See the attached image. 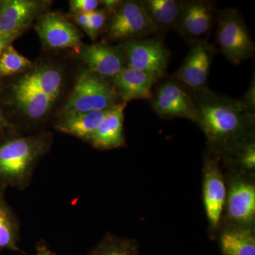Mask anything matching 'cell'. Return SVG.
Instances as JSON below:
<instances>
[{
    "label": "cell",
    "instance_id": "obj_22",
    "mask_svg": "<svg viewBox=\"0 0 255 255\" xmlns=\"http://www.w3.org/2000/svg\"><path fill=\"white\" fill-rule=\"evenodd\" d=\"M21 80L48 96L53 102L56 100L61 90V75L53 68H43L35 70Z\"/></svg>",
    "mask_w": 255,
    "mask_h": 255
},
{
    "label": "cell",
    "instance_id": "obj_3",
    "mask_svg": "<svg viewBox=\"0 0 255 255\" xmlns=\"http://www.w3.org/2000/svg\"><path fill=\"white\" fill-rule=\"evenodd\" d=\"M216 41L223 54L236 65L254 55V42L237 9H226L220 11Z\"/></svg>",
    "mask_w": 255,
    "mask_h": 255
},
{
    "label": "cell",
    "instance_id": "obj_28",
    "mask_svg": "<svg viewBox=\"0 0 255 255\" xmlns=\"http://www.w3.org/2000/svg\"><path fill=\"white\" fill-rule=\"evenodd\" d=\"M75 19L76 22L78 23V24L87 32V34L89 35V33H90V19H89V14H76Z\"/></svg>",
    "mask_w": 255,
    "mask_h": 255
},
{
    "label": "cell",
    "instance_id": "obj_19",
    "mask_svg": "<svg viewBox=\"0 0 255 255\" xmlns=\"http://www.w3.org/2000/svg\"><path fill=\"white\" fill-rule=\"evenodd\" d=\"M14 95L20 108L33 120L44 117L53 103L48 96L21 80L14 87Z\"/></svg>",
    "mask_w": 255,
    "mask_h": 255
},
{
    "label": "cell",
    "instance_id": "obj_26",
    "mask_svg": "<svg viewBox=\"0 0 255 255\" xmlns=\"http://www.w3.org/2000/svg\"><path fill=\"white\" fill-rule=\"evenodd\" d=\"M90 19V33L89 36L92 39H95L103 27L106 21V13L102 10H95L89 14Z\"/></svg>",
    "mask_w": 255,
    "mask_h": 255
},
{
    "label": "cell",
    "instance_id": "obj_4",
    "mask_svg": "<svg viewBox=\"0 0 255 255\" xmlns=\"http://www.w3.org/2000/svg\"><path fill=\"white\" fill-rule=\"evenodd\" d=\"M117 97L113 86L98 75L84 72L77 80L64 111L65 113L108 110L117 105Z\"/></svg>",
    "mask_w": 255,
    "mask_h": 255
},
{
    "label": "cell",
    "instance_id": "obj_1",
    "mask_svg": "<svg viewBox=\"0 0 255 255\" xmlns=\"http://www.w3.org/2000/svg\"><path fill=\"white\" fill-rule=\"evenodd\" d=\"M194 93L197 110L195 123L205 133L214 152L229 153L253 138L255 107L243 98H228L208 88Z\"/></svg>",
    "mask_w": 255,
    "mask_h": 255
},
{
    "label": "cell",
    "instance_id": "obj_14",
    "mask_svg": "<svg viewBox=\"0 0 255 255\" xmlns=\"http://www.w3.org/2000/svg\"><path fill=\"white\" fill-rule=\"evenodd\" d=\"M159 80L128 65L112 78L116 93L126 104L135 100H152V87Z\"/></svg>",
    "mask_w": 255,
    "mask_h": 255
},
{
    "label": "cell",
    "instance_id": "obj_20",
    "mask_svg": "<svg viewBox=\"0 0 255 255\" xmlns=\"http://www.w3.org/2000/svg\"><path fill=\"white\" fill-rule=\"evenodd\" d=\"M5 191L0 188V251L22 252L18 246L21 222L5 199Z\"/></svg>",
    "mask_w": 255,
    "mask_h": 255
},
{
    "label": "cell",
    "instance_id": "obj_23",
    "mask_svg": "<svg viewBox=\"0 0 255 255\" xmlns=\"http://www.w3.org/2000/svg\"><path fill=\"white\" fill-rule=\"evenodd\" d=\"M87 255H140V248L133 240L106 235Z\"/></svg>",
    "mask_w": 255,
    "mask_h": 255
},
{
    "label": "cell",
    "instance_id": "obj_29",
    "mask_svg": "<svg viewBox=\"0 0 255 255\" xmlns=\"http://www.w3.org/2000/svg\"><path fill=\"white\" fill-rule=\"evenodd\" d=\"M34 255H56L53 253L44 241H41L38 242L36 245V253Z\"/></svg>",
    "mask_w": 255,
    "mask_h": 255
},
{
    "label": "cell",
    "instance_id": "obj_27",
    "mask_svg": "<svg viewBox=\"0 0 255 255\" xmlns=\"http://www.w3.org/2000/svg\"><path fill=\"white\" fill-rule=\"evenodd\" d=\"M100 1L97 0H73L70 1V9L75 14H90L98 7Z\"/></svg>",
    "mask_w": 255,
    "mask_h": 255
},
{
    "label": "cell",
    "instance_id": "obj_12",
    "mask_svg": "<svg viewBox=\"0 0 255 255\" xmlns=\"http://www.w3.org/2000/svg\"><path fill=\"white\" fill-rule=\"evenodd\" d=\"M213 19V2L203 0L187 1L183 4L182 16L177 28L186 39L193 43L202 40L201 37L211 29Z\"/></svg>",
    "mask_w": 255,
    "mask_h": 255
},
{
    "label": "cell",
    "instance_id": "obj_11",
    "mask_svg": "<svg viewBox=\"0 0 255 255\" xmlns=\"http://www.w3.org/2000/svg\"><path fill=\"white\" fill-rule=\"evenodd\" d=\"M228 217L237 226H248L255 216V187L246 179H234L226 194Z\"/></svg>",
    "mask_w": 255,
    "mask_h": 255
},
{
    "label": "cell",
    "instance_id": "obj_15",
    "mask_svg": "<svg viewBox=\"0 0 255 255\" xmlns=\"http://www.w3.org/2000/svg\"><path fill=\"white\" fill-rule=\"evenodd\" d=\"M127 104H117L111 108L88 142L102 150L118 148L126 145L124 133V110Z\"/></svg>",
    "mask_w": 255,
    "mask_h": 255
},
{
    "label": "cell",
    "instance_id": "obj_16",
    "mask_svg": "<svg viewBox=\"0 0 255 255\" xmlns=\"http://www.w3.org/2000/svg\"><path fill=\"white\" fill-rule=\"evenodd\" d=\"M39 9V4L29 0L5 1L0 8V34L17 37L31 22Z\"/></svg>",
    "mask_w": 255,
    "mask_h": 255
},
{
    "label": "cell",
    "instance_id": "obj_32",
    "mask_svg": "<svg viewBox=\"0 0 255 255\" xmlns=\"http://www.w3.org/2000/svg\"><path fill=\"white\" fill-rule=\"evenodd\" d=\"M7 125V122L4 119V116L2 115L1 110H0V128L6 127Z\"/></svg>",
    "mask_w": 255,
    "mask_h": 255
},
{
    "label": "cell",
    "instance_id": "obj_5",
    "mask_svg": "<svg viewBox=\"0 0 255 255\" xmlns=\"http://www.w3.org/2000/svg\"><path fill=\"white\" fill-rule=\"evenodd\" d=\"M157 28L147 16L142 1L122 2L114 11L108 25V33L113 39L137 40L157 33Z\"/></svg>",
    "mask_w": 255,
    "mask_h": 255
},
{
    "label": "cell",
    "instance_id": "obj_30",
    "mask_svg": "<svg viewBox=\"0 0 255 255\" xmlns=\"http://www.w3.org/2000/svg\"><path fill=\"white\" fill-rule=\"evenodd\" d=\"M15 37L6 36L0 34V55L4 51L6 47L9 46L10 43L14 41Z\"/></svg>",
    "mask_w": 255,
    "mask_h": 255
},
{
    "label": "cell",
    "instance_id": "obj_31",
    "mask_svg": "<svg viewBox=\"0 0 255 255\" xmlns=\"http://www.w3.org/2000/svg\"><path fill=\"white\" fill-rule=\"evenodd\" d=\"M104 6H105L106 9L110 10V11H115L117 8L122 4V1H116V0H105V1H102Z\"/></svg>",
    "mask_w": 255,
    "mask_h": 255
},
{
    "label": "cell",
    "instance_id": "obj_21",
    "mask_svg": "<svg viewBox=\"0 0 255 255\" xmlns=\"http://www.w3.org/2000/svg\"><path fill=\"white\" fill-rule=\"evenodd\" d=\"M222 255H255V236L248 226H236L223 231L219 238Z\"/></svg>",
    "mask_w": 255,
    "mask_h": 255
},
{
    "label": "cell",
    "instance_id": "obj_9",
    "mask_svg": "<svg viewBox=\"0 0 255 255\" xmlns=\"http://www.w3.org/2000/svg\"><path fill=\"white\" fill-rule=\"evenodd\" d=\"M226 194L227 189L219 160L208 155L204 160L203 199L208 221L214 229L219 226Z\"/></svg>",
    "mask_w": 255,
    "mask_h": 255
},
{
    "label": "cell",
    "instance_id": "obj_2",
    "mask_svg": "<svg viewBox=\"0 0 255 255\" xmlns=\"http://www.w3.org/2000/svg\"><path fill=\"white\" fill-rule=\"evenodd\" d=\"M42 137H18L0 145V188L24 190L31 184L37 164L47 150Z\"/></svg>",
    "mask_w": 255,
    "mask_h": 255
},
{
    "label": "cell",
    "instance_id": "obj_18",
    "mask_svg": "<svg viewBox=\"0 0 255 255\" xmlns=\"http://www.w3.org/2000/svg\"><path fill=\"white\" fill-rule=\"evenodd\" d=\"M142 2L157 31L177 28L184 2L176 0H145Z\"/></svg>",
    "mask_w": 255,
    "mask_h": 255
},
{
    "label": "cell",
    "instance_id": "obj_17",
    "mask_svg": "<svg viewBox=\"0 0 255 255\" xmlns=\"http://www.w3.org/2000/svg\"><path fill=\"white\" fill-rule=\"evenodd\" d=\"M110 110L65 112L56 128L64 133L89 141Z\"/></svg>",
    "mask_w": 255,
    "mask_h": 255
},
{
    "label": "cell",
    "instance_id": "obj_7",
    "mask_svg": "<svg viewBox=\"0 0 255 255\" xmlns=\"http://www.w3.org/2000/svg\"><path fill=\"white\" fill-rule=\"evenodd\" d=\"M152 107L161 118H184L196 122L197 110L192 96L175 80L161 84L152 95Z\"/></svg>",
    "mask_w": 255,
    "mask_h": 255
},
{
    "label": "cell",
    "instance_id": "obj_25",
    "mask_svg": "<svg viewBox=\"0 0 255 255\" xmlns=\"http://www.w3.org/2000/svg\"><path fill=\"white\" fill-rule=\"evenodd\" d=\"M235 155L238 163L243 168L247 170H254L255 168V144L254 138L238 146L236 148L228 153Z\"/></svg>",
    "mask_w": 255,
    "mask_h": 255
},
{
    "label": "cell",
    "instance_id": "obj_24",
    "mask_svg": "<svg viewBox=\"0 0 255 255\" xmlns=\"http://www.w3.org/2000/svg\"><path fill=\"white\" fill-rule=\"evenodd\" d=\"M31 66L28 58L20 54L9 45L0 55V77L9 76Z\"/></svg>",
    "mask_w": 255,
    "mask_h": 255
},
{
    "label": "cell",
    "instance_id": "obj_8",
    "mask_svg": "<svg viewBox=\"0 0 255 255\" xmlns=\"http://www.w3.org/2000/svg\"><path fill=\"white\" fill-rule=\"evenodd\" d=\"M214 53V47L206 40L193 43L184 63L176 74V81L194 92L206 89Z\"/></svg>",
    "mask_w": 255,
    "mask_h": 255
},
{
    "label": "cell",
    "instance_id": "obj_10",
    "mask_svg": "<svg viewBox=\"0 0 255 255\" xmlns=\"http://www.w3.org/2000/svg\"><path fill=\"white\" fill-rule=\"evenodd\" d=\"M80 54L89 72L98 76L113 78L127 66L123 50L110 45H87L82 47Z\"/></svg>",
    "mask_w": 255,
    "mask_h": 255
},
{
    "label": "cell",
    "instance_id": "obj_6",
    "mask_svg": "<svg viewBox=\"0 0 255 255\" xmlns=\"http://www.w3.org/2000/svg\"><path fill=\"white\" fill-rule=\"evenodd\" d=\"M127 65L140 71L163 78L167 71L169 53L157 38L127 41L122 47Z\"/></svg>",
    "mask_w": 255,
    "mask_h": 255
},
{
    "label": "cell",
    "instance_id": "obj_13",
    "mask_svg": "<svg viewBox=\"0 0 255 255\" xmlns=\"http://www.w3.org/2000/svg\"><path fill=\"white\" fill-rule=\"evenodd\" d=\"M36 29L43 43L49 48H77L81 43L78 30L58 14L43 16L37 23Z\"/></svg>",
    "mask_w": 255,
    "mask_h": 255
}]
</instances>
